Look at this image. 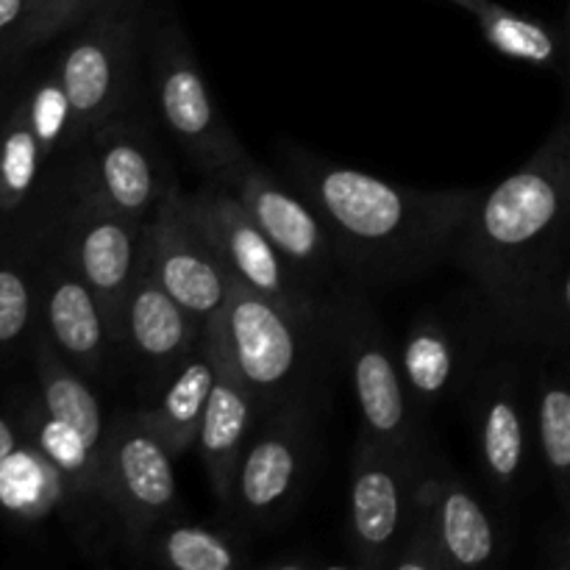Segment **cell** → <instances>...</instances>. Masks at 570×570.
Here are the masks:
<instances>
[{"instance_id":"obj_1","label":"cell","mask_w":570,"mask_h":570,"mask_svg":"<svg viewBox=\"0 0 570 570\" xmlns=\"http://www.w3.org/2000/svg\"><path fill=\"white\" fill-rule=\"evenodd\" d=\"M289 184L332 234L337 265L360 284H395L451 259L482 189H415L282 148Z\"/></svg>"},{"instance_id":"obj_2","label":"cell","mask_w":570,"mask_h":570,"mask_svg":"<svg viewBox=\"0 0 570 570\" xmlns=\"http://www.w3.org/2000/svg\"><path fill=\"white\" fill-rule=\"evenodd\" d=\"M570 248V100L527 165L482 193L451 259L473 278L501 340L538 309Z\"/></svg>"},{"instance_id":"obj_3","label":"cell","mask_w":570,"mask_h":570,"mask_svg":"<svg viewBox=\"0 0 570 570\" xmlns=\"http://www.w3.org/2000/svg\"><path fill=\"white\" fill-rule=\"evenodd\" d=\"M206 334L234 376L250 390L259 415L293 399H309L323 343L332 328L232 282Z\"/></svg>"},{"instance_id":"obj_4","label":"cell","mask_w":570,"mask_h":570,"mask_svg":"<svg viewBox=\"0 0 570 570\" xmlns=\"http://www.w3.org/2000/svg\"><path fill=\"white\" fill-rule=\"evenodd\" d=\"M154 111L178 154L204 176H217L245 159V148L223 117L187 31L173 11H161L154 26H145Z\"/></svg>"},{"instance_id":"obj_5","label":"cell","mask_w":570,"mask_h":570,"mask_svg":"<svg viewBox=\"0 0 570 570\" xmlns=\"http://www.w3.org/2000/svg\"><path fill=\"white\" fill-rule=\"evenodd\" d=\"M65 37L53 65L70 104L72 150L134 100L145 0H109Z\"/></svg>"},{"instance_id":"obj_6","label":"cell","mask_w":570,"mask_h":570,"mask_svg":"<svg viewBox=\"0 0 570 570\" xmlns=\"http://www.w3.org/2000/svg\"><path fill=\"white\" fill-rule=\"evenodd\" d=\"M61 184L139 226L178 193L170 161L148 117L134 109V100L67 154Z\"/></svg>"},{"instance_id":"obj_7","label":"cell","mask_w":570,"mask_h":570,"mask_svg":"<svg viewBox=\"0 0 570 570\" xmlns=\"http://www.w3.org/2000/svg\"><path fill=\"white\" fill-rule=\"evenodd\" d=\"M332 343L348 367L360 410V434L376 443L417 449L415 399L406 387L401 356L362 293L343 289L332 295Z\"/></svg>"},{"instance_id":"obj_8","label":"cell","mask_w":570,"mask_h":570,"mask_svg":"<svg viewBox=\"0 0 570 570\" xmlns=\"http://www.w3.org/2000/svg\"><path fill=\"white\" fill-rule=\"evenodd\" d=\"M181 200L220 256L232 282L332 328V298H323L293 271L232 189L209 178L195 193H181Z\"/></svg>"},{"instance_id":"obj_9","label":"cell","mask_w":570,"mask_h":570,"mask_svg":"<svg viewBox=\"0 0 570 570\" xmlns=\"http://www.w3.org/2000/svg\"><path fill=\"white\" fill-rule=\"evenodd\" d=\"M421 445L376 443L360 434L351 454L348 484V551L360 568L382 570L393 557L415 518Z\"/></svg>"},{"instance_id":"obj_10","label":"cell","mask_w":570,"mask_h":570,"mask_svg":"<svg viewBox=\"0 0 570 570\" xmlns=\"http://www.w3.org/2000/svg\"><path fill=\"white\" fill-rule=\"evenodd\" d=\"M142 228L61 184L59 206L50 223V248L98 293L117 340L122 301L142 271Z\"/></svg>"},{"instance_id":"obj_11","label":"cell","mask_w":570,"mask_h":570,"mask_svg":"<svg viewBox=\"0 0 570 570\" xmlns=\"http://www.w3.org/2000/svg\"><path fill=\"white\" fill-rule=\"evenodd\" d=\"M176 456L137 415L109 421L100 454L106 510L117 518L126 549L167 518L178 515Z\"/></svg>"},{"instance_id":"obj_12","label":"cell","mask_w":570,"mask_h":570,"mask_svg":"<svg viewBox=\"0 0 570 570\" xmlns=\"http://www.w3.org/2000/svg\"><path fill=\"white\" fill-rule=\"evenodd\" d=\"M250 434L239 460L228 510L256 529L276 523L289 512L304 488L312 445L309 399L276 406Z\"/></svg>"},{"instance_id":"obj_13","label":"cell","mask_w":570,"mask_h":570,"mask_svg":"<svg viewBox=\"0 0 570 570\" xmlns=\"http://www.w3.org/2000/svg\"><path fill=\"white\" fill-rule=\"evenodd\" d=\"M215 181L232 189L239 204L245 206L265 237L276 245L278 254L293 265V271L323 295V287L337 271L332 234L326 223L315 212V206L293 187L284 184L276 173L262 167L250 156L237 165L217 173Z\"/></svg>"},{"instance_id":"obj_14","label":"cell","mask_w":570,"mask_h":570,"mask_svg":"<svg viewBox=\"0 0 570 570\" xmlns=\"http://www.w3.org/2000/svg\"><path fill=\"white\" fill-rule=\"evenodd\" d=\"M67 154L70 104L56 65H50L20 89L0 120V212H20L39 193L50 161Z\"/></svg>"},{"instance_id":"obj_15","label":"cell","mask_w":570,"mask_h":570,"mask_svg":"<svg viewBox=\"0 0 570 570\" xmlns=\"http://www.w3.org/2000/svg\"><path fill=\"white\" fill-rule=\"evenodd\" d=\"M142 234V265L206 326L226 304L232 276L198 223L189 217L181 189L154 212Z\"/></svg>"},{"instance_id":"obj_16","label":"cell","mask_w":570,"mask_h":570,"mask_svg":"<svg viewBox=\"0 0 570 570\" xmlns=\"http://www.w3.org/2000/svg\"><path fill=\"white\" fill-rule=\"evenodd\" d=\"M39 328L89 382L120 354L104 301L53 248L39 256Z\"/></svg>"},{"instance_id":"obj_17","label":"cell","mask_w":570,"mask_h":570,"mask_svg":"<svg viewBox=\"0 0 570 570\" xmlns=\"http://www.w3.org/2000/svg\"><path fill=\"white\" fill-rule=\"evenodd\" d=\"M473 429L482 471L504 499L527 488L532 462L534 415L515 362H495L479 376L473 395Z\"/></svg>"},{"instance_id":"obj_18","label":"cell","mask_w":570,"mask_h":570,"mask_svg":"<svg viewBox=\"0 0 570 570\" xmlns=\"http://www.w3.org/2000/svg\"><path fill=\"white\" fill-rule=\"evenodd\" d=\"M417 507L432 527L445 568L495 566L507 557V540L471 488L443 462H423Z\"/></svg>"},{"instance_id":"obj_19","label":"cell","mask_w":570,"mask_h":570,"mask_svg":"<svg viewBox=\"0 0 570 570\" xmlns=\"http://www.w3.org/2000/svg\"><path fill=\"white\" fill-rule=\"evenodd\" d=\"M204 332V323L184 309L142 265L122 301L120 348L137 362L148 387L193 351Z\"/></svg>"},{"instance_id":"obj_20","label":"cell","mask_w":570,"mask_h":570,"mask_svg":"<svg viewBox=\"0 0 570 570\" xmlns=\"http://www.w3.org/2000/svg\"><path fill=\"white\" fill-rule=\"evenodd\" d=\"M212 348H215V343H212ZM215 356L217 382L212 387L195 449H198L204 471L209 476L212 493L220 501L223 510H228L232 507L234 479H237L239 460H243L245 445H248L250 434H254V421L259 417V404L250 395V390L234 376L232 367L220 360L217 348Z\"/></svg>"},{"instance_id":"obj_21","label":"cell","mask_w":570,"mask_h":570,"mask_svg":"<svg viewBox=\"0 0 570 570\" xmlns=\"http://www.w3.org/2000/svg\"><path fill=\"white\" fill-rule=\"evenodd\" d=\"M215 382L217 356L204 332L200 343L148 387V404L137 410V415L154 429L156 438L167 445L176 460L195 449Z\"/></svg>"},{"instance_id":"obj_22","label":"cell","mask_w":570,"mask_h":570,"mask_svg":"<svg viewBox=\"0 0 570 570\" xmlns=\"http://www.w3.org/2000/svg\"><path fill=\"white\" fill-rule=\"evenodd\" d=\"M17 426L28 443L37 445L65 476L70 488L72 501L81 504H100L104 501V482H100V454L95 445H89L70 423L56 417L53 412L45 410L39 395L33 393L17 412Z\"/></svg>"},{"instance_id":"obj_23","label":"cell","mask_w":570,"mask_h":570,"mask_svg":"<svg viewBox=\"0 0 570 570\" xmlns=\"http://www.w3.org/2000/svg\"><path fill=\"white\" fill-rule=\"evenodd\" d=\"M31 362L33 373H37V395L45 404V410L53 412L65 423H70L89 445L104 451L106 440V423L100 401L95 395L92 384L83 373H78L59 351L53 348L42 328L37 332L31 345Z\"/></svg>"},{"instance_id":"obj_24","label":"cell","mask_w":570,"mask_h":570,"mask_svg":"<svg viewBox=\"0 0 570 570\" xmlns=\"http://www.w3.org/2000/svg\"><path fill=\"white\" fill-rule=\"evenodd\" d=\"M534 443L566 515L570 543V365L551 362L534 382Z\"/></svg>"},{"instance_id":"obj_25","label":"cell","mask_w":570,"mask_h":570,"mask_svg":"<svg viewBox=\"0 0 570 570\" xmlns=\"http://www.w3.org/2000/svg\"><path fill=\"white\" fill-rule=\"evenodd\" d=\"M137 560L170 570H234L245 566L237 543L215 529L181 521L178 515L156 523L137 543L128 546Z\"/></svg>"},{"instance_id":"obj_26","label":"cell","mask_w":570,"mask_h":570,"mask_svg":"<svg viewBox=\"0 0 570 570\" xmlns=\"http://www.w3.org/2000/svg\"><path fill=\"white\" fill-rule=\"evenodd\" d=\"M399 356L417 406H438L451 393L460 373V345L443 317H415L406 328Z\"/></svg>"},{"instance_id":"obj_27","label":"cell","mask_w":570,"mask_h":570,"mask_svg":"<svg viewBox=\"0 0 570 570\" xmlns=\"http://www.w3.org/2000/svg\"><path fill=\"white\" fill-rule=\"evenodd\" d=\"M72 501L59 468L33 443H22L0 462V512L22 523H37Z\"/></svg>"},{"instance_id":"obj_28","label":"cell","mask_w":570,"mask_h":570,"mask_svg":"<svg viewBox=\"0 0 570 570\" xmlns=\"http://www.w3.org/2000/svg\"><path fill=\"white\" fill-rule=\"evenodd\" d=\"M484 42L507 59L523 61L538 70H566V33L549 22L518 14L504 6L484 0L476 11Z\"/></svg>"},{"instance_id":"obj_29","label":"cell","mask_w":570,"mask_h":570,"mask_svg":"<svg viewBox=\"0 0 570 570\" xmlns=\"http://www.w3.org/2000/svg\"><path fill=\"white\" fill-rule=\"evenodd\" d=\"M39 332V262L0 256V354L31 351Z\"/></svg>"},{"instance_id":"obj_30","label":"cell","mask_w":570,"mask_h":570,"mask_svg":"<svg viewBox=\"0 0 570 570\" xmlns=\"http://www.w3.org/2000/svg\"><path fill=\"white\" fill-rule=\"evenodd\" d=\"M507 343L546 345L570 354V265L562 267L538 309L510 334Z\"/></svg>"},{"instance_id":"obj_31","label":"cell","mask_w":570,"mask_h":570,"mask_svg":"<svg viewBox=\"0 0 570 570\" xmlns=\"http://www.w3.org/2000/svg\"><path fill=\"white\" fill-rule=\"evenodd\" d=\"M104 3H109V0H37L20 39H17L14 61H20L31 50L42 48V45L53 42L56 37H65Z\"/></svg>"},{"instance_id":"obj_32","label":"cell","mask_w":570,"mask_h":570,"mask_svg":"<svg viewBox=\"0 0 570 570\" xmlns=\"http://www.w3.org/2000/svg\"><path fill=\"white\" fill-rule=\"evenodd\" d=\"M399 570H443L445 560L438 549V540H434L432 527H429L426 515L421 512V507L415 504V518H412L410 529H406L404 540H401L399 551L393 557V566Z\"/></svg>"},{"instance_id":"obj_33","label":"cell","mask_w":570,"mask_h":570,"mask_svg":"<svg viewBox=\"0 0 570 570\" xmlns=\"http://www.w3.org/2000/svg\"><path fill=\"white\" fill-rule=\"evenodd\" d=\"M37 0H0V67L14 65V48Z\"/></svg>"},{"instance_id":"obj_34","label":"cell","mask_w":570,"mask_h":570,"mask_svg":"<svg viewBox=\"0 0 570 570\" xmlns=\"http://www.w3.org/2000/svg\"><path fill=\"white\" fill-rule=\"evenodd\" d=\"M22 443V432L17 426V421H9V417L0 415V462Z\"/></svg>"},{"instance_id":"obj_35","label":"cell","mask_w":570,"mask_h":570,"mask_svg":"<svg viewBox=\"0 0 570 570\" xmlns=\"http://www.w3.org/2000/svg\"><path fill=\"white\" fill-rule=\"evenodd\" d=\"M562 33H566V70H562V76H566L568 100H570V0H568V11H566V28H562Z\"/></svg>"},{"instance_id":"obj_36","label":"cell","mask_w":570,"mask_h":570,"mask_svg":"<svg viewBox=\"0 0 570 570\" xmlns=\"http://www.w3.org/2000/svg\"><path fill=\"white\" fill-rule=\"evenodd\" d=\"M451 3H456V6H462V9L468 11V14H473V11L479 9V6L484 3V0H451Z\"/></svg>"}]
</instances>
